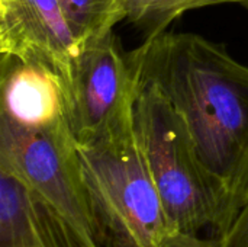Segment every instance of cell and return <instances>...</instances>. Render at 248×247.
<instances>
[{
    "label": "cell",
    "instance_id": "obj_1",
    "mask_svg": "<svg viewBox=\"0 0 248 247\" xmlns=\"http://www.w3.org/2000/svg\"><path fill=\"white\" fill-rule=\"evenodd\" d=\"M128 55L138 80L179 114L232 223L248 192V66L224 44L190 32L166 31Z\"/></svg>",
    "mask_w": 248,
    "mask_h": 247
},
{
    "label": "cell",
    "instance_id": "obj_2",
    "mask_svg": "<svg viewBox=\"0 0 248 247\" xmlns=\"http://www.w3.org/2000/svg\"><path fill=\"white\" fill-rule=\"evenodd\" d=\"M134 127L174 231L209 229L219 240L231 224L227 199L203 167L179 114L150 83L138 80Z\"/></svg>",
    "mask_w": 248,
    "mask_h": 247
},
{
    "label": "cell",
    "instance_id": "obj_3",
    "mask_svg": "<svg viewBox=\"0 0 248 247\" xmlns=\"http://www.w3.org/2000/svg\"><path fill=\"white\" fill-rule=\"evenodd\" d=\"M77 150L97 246L164 247L174 230L135 127Z\"/></svg>",
    "mask_w": 248,
    "mask_h": 247
},
{
    "label": "cell",
    "instance_id": "obj_4",
    "mask_svg": "<svg viewBox=\"0 0 248 247\" xmlns=\"http://www.w3.org/2000/svg\"><path fill=\"white\" fill-rule=\"evenodd\" d=\"M0 169L19 178L96 243L81 162L68 128L28 130L0 118Z\"/></svg>",
    "mask_w": 248,
    "mask_h": 247
},
{
    "label": "cell",
    "instance_id": "obj_5",
    "mask_svg": "<svg viewBox=\"0 0 248 247\" xmlns=\"http://www.w3.org/2000/svg\"><path fill=\"white\" fill-rule=\"evenodd\" d=\"M138 76L115 32L87 44L68 87V127L77 147L134 125Z\"/></svg>",
    "mask_w": 248,
    "mask_h": 247
},
{
    "label": "cell",
    "instance_id": "obj_6",
    "mask_svg": "<svg viewBox=\"0 0 248 247\" xmlns=\"http://www.w3.org/2000/svg\"><path fill=\"white\" fill-rule=\"evenodd\" d=\"M84 49L58 0H0V52L39 63L70 87Z\"/></svg>",
    "mask_w": 248,
    "mask_h": 247
},
{
    "label": "cell",
    "instance_id": "obj_7",
    "mask_svg": "<svg viewBox=\"0 0 248 247\" xmlns=\"http://www.w3.org/2000/svg\"><path fill=\"white\" fill-rule=\"evenodd\" d=\"M0 118L28 130L68 128V86L48 67L1 57Z\"/></svg>",
    "mask_w": 248,
    "mask_h": 247
},
{
    "label": "cell",
    "instance_id": "obj_8",
    "mask_svg": "<svg viewBox=\"0 0 248 247\" xmlns=\"http://www.w3.org/2000/svg\"><path fill=\"white\" fill-rule=\"evenodd\" d=\"M52 205L0 169V247H94Z\"/></svg>",
    "mask_w": 248,
    "mask_h": 247
},
{
    "label": "cell",
    "instance_id": "obj_9",
    "mask_svg": "<svg viewBox=\"0 0 248 247\" xmlns=\"http://www.w3.org/2000/svg\"><path fill=\"white\" fill-rule=\"evenodd\" d=\"M121 4L125 20L135 26L144 39H150L166 32L171 22L189 10L217 4L248 7V0H121Z\"/></svg>",
    "mask_w": 248,
    "mask_h": 247
},
{
    "label": "cell",
    "instance_id": "obj_10",
    "mask_svg": "<svg viewBox=\"0 0 248 247\" xmlns=\"http://www.w3.org/2000/svg\"><path fill=\"white\" fill-rule=\"evenodd\" d=\"M67 20L86 47L103 38L113 28L125 20L121 0H58Z\"/></svg>",
    "mask_w": 248,
    "mask_h": 247
},
{
    "label": "cell",
    "instance_id": "obj_11",
    "mask_svg": "<svg viewBox=\"0 0 248 247\" xmlns=\"http://www.w3.org/2000/svg\"><path fill=\"white\" fill-rule=\"evenodd\" d=\"M218 242L221 247H248V194L232 223Z\"/></svg>",
    "mask_w": 248,
    "mask_h": 247
},
{
    "label": "cell",
    "instance_id": "obj_12",
    "mask_svg": "<svg viewBox=\"0 0 248 247\" xmlns=\"http://www.w3.org/2000/svg\"><path fill=\"white\" fill-rule=\"evenodd\" d=\"M164 247H221V245L212 237L202 239L199 234L171 231L166 239Z\"/></svg>",
    "mask_w": 248,
    "mask_h": 247
},
{
    "label": "cell",
    "instance_id": "obj_13",
    "mask_svg": "<svg viewBox=\"0 0 248 247\" xmlns=\"http://www.w3.org/2000/svg\"><path fill=\"white\" fill-rule=\"evenodd\" d=\"M94 247H99V246H94Z\"/></svg>",
    "mask_w": 248,
    "mask_h": 247
},
{
    "label": "cell",
    "instance_id": "obj_14",
    "mask_svg": "<svg viewBox=\"0 0 248 247\" xmlns=\"http://www.w3.org/2000/svg\"><path fill=\"white\" fill-rule=\"evenodd\" d=\"M247 194H248V192H247Z\"/></svg>",
    "mask_w": 248,
    "mask_h": 247
}]
</instances>
